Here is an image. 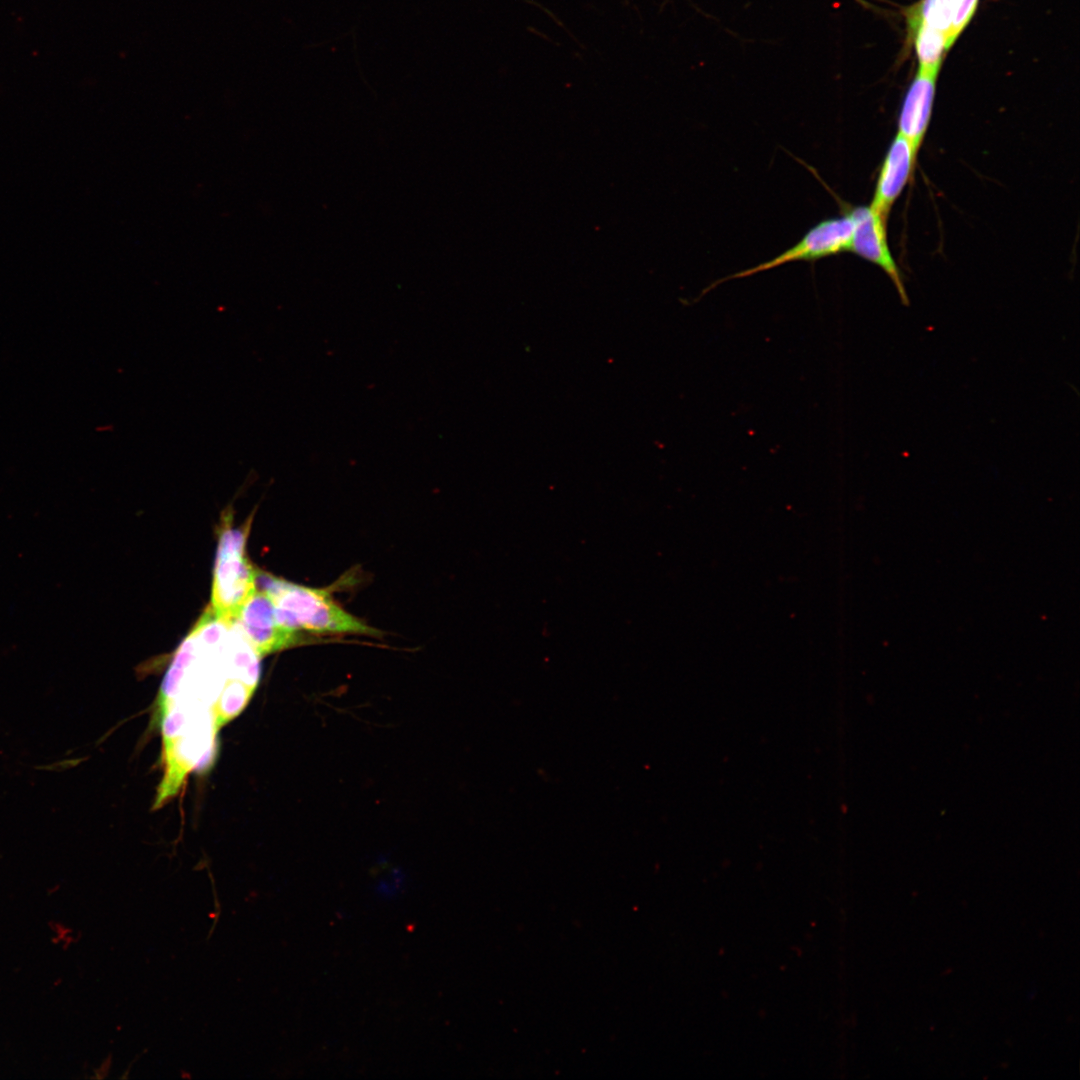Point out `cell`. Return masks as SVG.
<instances>
[{
  "mask_svg": "<svg viewBox=\"0 0 1080 1080\" xmlns=\"http://www.w3.org/2000/svg\"><path fill=\"white\" fill-rule=\"evenodd\" d=\"M261 656L236 619L210 606L177 648L160 687L162 746L195 757L214 755L220 728L250 701Z\"/></svg>",
  "mask_w": 1080,
  "mask_h": 1080,
  "instance_id": "obj_1",
  "label": "cell"
},
{
  "mask_svg": "<svg viewBox=\"0 0 1080 1080\" xmlns=\"http://www.w3.org/2000/svg\"><path fill=\"white\" fill-rule=\"evenodd\" d=\"M850 212L854 219L850 251L880 267L893 282L902 303L908 305L903 279L888 245L887 220L871 206L853 207Z\"/></svg>",
  "mask_w": 1080,
  "mask_h": 1080,
  "instance_id": "obj_5",
  "label": "cell"
},
{
  "mask_svg": "<svg viewBox=\"0 0 1080 1080\" xmlns=\"http://www.w3.org/2000/svg\"><path fill=\"white\" fill-rule=\"evenodd\" d=\"M937 73L918 69L902 103L898 134L906 138L916 154L926 135L935 98Z\"/></svg>",
  "mask_w": 1080,
  "mask_h": 1080,
  "instance_id": "obj_8",
  "label": "cell"
},
{
  "mask_svg": "<svg viewBox=\"0 0 1080 1080\" xmlns=\"http://www.w3.org/2000/svg\"><path fill=\"white\" fill-rule=\"evenodd\" d=\"M916 158L911 143L897 133L882 162L870 205L885 220L911 179Z\"/></svg>",
  "mask_w": 1080,
  "mask_h": 1080,
  "instance_id": "obj_7",
  "label": "cell"
},
{
  "mask_svg": "<svg viewBox=\"0 0 1080 1080\" xmlns=\"http://www.w3.org/2000/svg\"><path fill=\"white\" fill-rule=\"evenodd\" d=\"M235 619L261 657L302 641L298 632L279 623L271 599L257 587Z\"/></svg>",
  "mask_w": 1080,
  "mask_h": 1080,
  "instance_id": "obj_6",
  "label": "cell"
},
{
  "mask_svg": "<svg viewBox=\"0 0 1080 1080\" xmlns=\"http://www.w3.org/2000/svg\"><path fill=\"white\" fill-rule=\"evenodd\" d=\"M256 587L271 599L279 623L294 632L380 635V631L341 608L326 590L292 583L259 570Z\"/></svg>",
  "mask_w": 1080,
  "mask_h": 1080,
  "instance_id": "obj_2",
  "label": "cell"
},
{
  "mask_svg": "<svg viewBox=\"0 0 1080 1080\" xmlns=\"http://www.w3.org/2000/svg\"><path fill=\"white\" fill-rule=\"evenodd\" d=\"M952 40L946 33L921 21L915 20V49L919 69L937 73Z\"/></svg>",
  "mask_w": 1080,
  "mask_h": 1080,
  "instance_id": "obj_10",
  "label": "cell"
},
{
  "mask_svg": "<svg viewBox=\"0 0 1080 1080\" xmlns=\"http://www.w3.org/2000/svg\"><path fill=\"white\" fill-rule=\"evenodd\" d=\"M978 0H923L916 20L946 33L952 40L972 18Z\"/></svg>",
  "mask_w": 1080,
  "mask_h": 1080,
  "instance_id": "obj_9",
  "label": "cell"
},
{
  "mask_svg": "<svg viewBox=\"0 0 1080 1080\" xmlns=\"http://www.w3.org/2000/svg\"><path fill=\"white\" fill-rule=\"evenodd\" d=\"M249 526L234 528L228 518L219 535L209 606L223 618L235 619L256 591L257 570L246 556Z\"/></svg>",
  "mask_w": 1080,
  "mask_h": 1080,
  "instance_id": "obj_3",
  "label": "cell"
},
{
  "mask_svg": "<svg viewBox=\"0 0 1080 1080\" xmlns=\"http://www.w3.org/2000/svg\"><path fill=\"white\" fill-rule=\"evenodd\" d=\"M854 231V219L847 210L843 215L822 220L813 226L792 247L778 256L754 267L739 271L717 280L704 290V294L723 281L748 277L794 261H815L850 251Z\"/></svg>",
  "mask_w": 1080,
  "mask_h": 1080,
  "instance_id": "obj_4",
  "label": "cell"
}]
</instances>
